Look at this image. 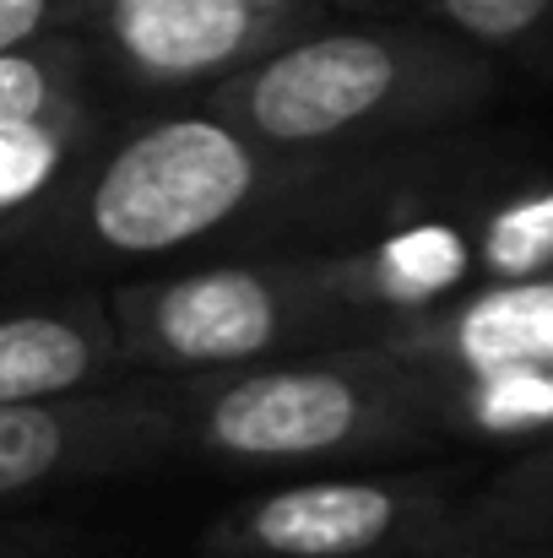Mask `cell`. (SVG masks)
<instances>
[{"label":"cell","instance_id":"cell-1","mask_svg":"<svg viewBox=\"0 0 553 558\" xmlns=\"http://www.w3.org/2000/svg\"><path fill=\"white\" fill-rule=\"evenodd\" d=\"M494 87L483 49L434 27H310L206 87V109L288 158L401 142L478 109Z\"/></svg>","mask_w":553,"mask_h":558},{"label":"cell","instance_id":"cell-2","mask_svg":"<svg viewBox=\"0 0 553 558\" xmlns=\"http://www.w3.org/2000/svg\"><path fill=\"white\" fill-rule=\"evenodd\" d=\"M180 385L184 445L228 466H332L401 450L450 428L445 379L369 342L190 374Z\"/></svg>","mask_w":553,"mask_h":558},{"label":"cell","instance_id":"cell-3","mask_svg":"<svg viewBox=\"0 0 553 558\" xmlns=\"http://www.w3.org/2000/svg\"><path fill=\"white\" fill-rule=\"evenodd\" d=\"M125 369L190 379L364 342V320L332 288L326 255L223 260L104 299Z\"/></svg>","mask_w":553,"mask_h":558},{"label":"cell","instance_id":"cell-4","mask_svg":"<svg viewBox=\"0 0 553 558\" xmlns=\"http://www.w3.org/2000/svg\"><path fill=\"white\" fill-rule=\"evenodd\" d=\"M321 158H288L212 109L169 114L98 158L76 190V233L120 260L180 255L321 180Z\"/></svg>","mask_w":553,"mask_h":558},{"label":"cell","instance_id":"cell-5","mask_svg":"<svg viewBox=\"0 0 553 558\" xmlns=\"http://www.w3.org/2000/svg\"><path fill=\"white\" fill-rule=\"evenodd\" d=\"M450 505L434 477H304L239 499L212 532V558H396L445 543Z\"/></svg>","mask_w":553,"mask_h":558},{"label":"cell","instance_id":"cell-6","mask_svg":"<svg viewBox=\"0 0 553 558\" xmlns=\"http://www.w3.org/2000/svg\"><path fill=\"white\" fill-rule=\"evenodd\" d=\"M184 450L180 385L142 374L104 390L0 407V505L142 472Z\"/></svg>","mask_w":553,"mask_h":558},{"label":"cell","instance_id":"cell-7","mask_svg":"<svg viewBox=\"0 0 553 558\" xmlns=\"http://www.w3.org/2000/svg\"><path fill=\"white\" fill-rule=\"evenodd\" d=\"M315 22V11H266L255 0H65V33L142 93L217 87Z\"/></svg>","mask_w":553,"mask_h":558},{"label":"cell","instance_id":"cell-8","mask_svg":"<svg viewBox=\"0 0 553 558\" xmlns=\"http://www.w3.org/2000/svg\"><path fill=\"white\" fill-rule=\"evenodd\" d=\"M369 348L440 374L445 385H549L553 390V271L489 282L472 299H445L390 320Z\"/></svg>","mask_w":553,"mask_h":558},{"label":"cell","instance_id":"cell-9","mask_svg":"<svg viewBox=\"0 0 553 558\" xmlns=\"http://www.w3.org/2000/svg\"><path fill=\"white\" fill-rule=\"evenodd\" d=\"M125 374L131 369L104 299H65L0 315V407L104 390Z\"/></svg>","mask_w":553,"mask_h":558},{"label":"cell","instance_id":"cell-10","mask_svg":"<svg viewBox=\"0 0 553 558\" xmlns=\"http://www.w3.org/2000/svg\"><path fill=\"white\" fill-rule=\"evenodd\" d=\"M326 271L342 304L364 320L369 342L380 326L445 304L472 271V239H461L450 222H407L369 250L326 255Z\"/></svg>","mask_w":553,"mask_h":558},{"label":"cell","instance_id":"cell-11","mask_svg":"<svg viewBox=\"0 0 553 558\" xmlns=\"http://www.w3.org/2000/svg\"><path fill=\"white\" fill-rule=\"evenodd\" d=\"M82 142H87V104L44 114V120L0 125V228L38 211L65 185Z\"/></svg>","mask_w":553,"mask_h":558},{"label":"cell","instance_id":"cell-12","mask_svg":"<svg viewBox=\"0 0 553 558\" xmlns=\"http://www.w3.org/2000/svg\"><path fill=\"white\" fill-rule=\"evenodd\" d=\"M87 65H93V49L76 33H44L22 49H5L0 54V125L44 120V114L87 104L82 98Z\"/></svg>","mask_w":553,"mask_h":558},{"label":"cell","instance_id":"cell-13","mask_svg":"<svg viewBox=\"0 0 553 558\" xmlns=\"http://www.w3.org/2000/svg\"><path fill=\"white\" fill-rule=\"evenodd\" d=\"M553 532V445L521 461L510 477H500L461 521L450 515L445 543H527ZM440 543V548H445Z\"/></svg>","mask_w":553,"mask_h":558},{"label":"cell","instance_id":"cell-14","mask_svg":"<svg viewBox=\"0 0 553 558\" xmlns=\"http://www.w3.org/2000/svg\"><path fill=\"white\" fill-rule=\"evenodd\" d=\"M472 266L489 282H527L553 271V185L516 195L478 222Z\"/></svg>","mask_w":553,"mask_h":558},{"label":"cell","instance_id":"cell-15","mask_svg":"<svg viewBox=\"0 0 553 558\" xmlns=\"http://www.w3.org/2000/svg\"><path fill=\"white\" fill-rule=\"evenodd\" d=\"M423 11L472 49H527L553 27V0H423Z\"/></svg>","mask_w":553,"mask_h":558},{"label":"cell","instance_id":"cell-16","mask_svg":"<svg viewBox=\"0 0 553 558\" xmlns=\"http://www.w3.org/2000/svg\"><path fill=\"white\" fill-rule=\"evenodd\" d=\"M44 33H65V0H0V54Z\"/></svg>","mask_w":553,"mask_h":558},{"label":"cell","instance_id":"cell-17","mask_svg":"<svg viewBox=\"0 0 553 558\" xmlns=\"http://www.w3.org/2000/svg\"><path fill=\"white\" fill-rule=\"evenodd\" d=\"M0 558H55V537L27 526H0Z\"/></svg>","mask_w":553,"mask_h":558},{"label":"cell","instance_id":"cell-18","mask_svg":"<svg viewBox=\"0 0 553 558\" xmlns=\"http://www.w3.org/2000/svg\"><path fill=\"white\" fill-rule=\"evenodd\" d=\"M456 548H461L456 558H538L527 548H516V543H456Z\"/></svg>","mask_w":553,"mask_h":558},{"label":"cell","instance_id":"cell-19","mask_svg":"<svg viewBox=\"0 0 553 558\" xmlns=\"http://www.w3.org/2000/svg\"><path fill=\"white\" fill-rule=\"evenodd\" d=\"M255 5H266V11H315L321 16V0H255Z\"/></svg>","mask_w":553,"mask_h":558},{"label":"cell","instance_id":"cell-20","mask_svg":"<svg viewBox=\"0 0 553 558\" xmlns=\"http://www.w3.org/2000/svg\"><path fill=\"white\" fill-rule=\"evenodd\" d=\"M342 5H390V0H342Z\"/></svg>","mask_w":553,"mask_h":558}]
</instances>
